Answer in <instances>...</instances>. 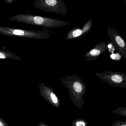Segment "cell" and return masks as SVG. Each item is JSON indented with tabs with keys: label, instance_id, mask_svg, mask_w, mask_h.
<instances>
[{
	"label": "cell",
	"instance_id": "cell-1",
	"mask_svg": "<svg viewBox=\"0 0 126 126\" xmlns=\"http://www.w3.org/2000/svg\"><path fill=\"white\" fill-rule=\"evenodd\" d=\"M11 20L26 23L34 24L38 25L54 26H60L66 22L63 21L31 15L18 14L10 18Z\"/></svg>",
	"mask_w": 126,
	"mask_h": 126
},
{
	"label": "cell",
	"instance_id": "cell-2",
	"mask_svg": "<svg viewBox=\"0 0 126 126\" xmlns=\"http://www.w3.org/2000/svg\"><path fill=\"white\" fill-rule=\"evenodd\" d=\"M34 6L46 12L66 15L68 11L63 0H36Z\"/></svg>",
	"mask_w": 126,
	"mask_h": 126
},
{
	"label": "cell",
	"instance_id": "cell-3",
	"mask_svg": "<svg viewBox=\"0 0 126 126\" xmlns=\"http://www.w3.org/2000/svg\"><path fill=\"white\" fill-rule=\"evenodd\" d=\"M96 76L103 82L113 86L126 88V74L119 72H97Z\"/></svg>",
	"mask_w": 126,
	"mask_h": 126
},
{
	"label": "cell",
	"instance_id": "cell-4",
	"mask_svg": "<svg viewBox=\"0 0 126 126\" xmlns=\"http://www.w3.org/2000/svg\"><path fill=\"white\" fill-rule=\"evenodd\" d=\"M108 37L118 53L126 60V41L124 38L117 32H109Z\"/></svg>",
	"mask_w": 126,
	"mask_h": 126
},
{
	"label": "cell",
	"instance_id": "cell-5",
	"mask_svg": "<svg viewBox=\"0 0 126 126\" xmlns=\"http://www.w3.org/2000/svg\"><path fill=\"white\" fill-rule=\"evenodd\" d=\"M108 48V45L104 42H101L97 44V46L93 49L90 51L86 54L87 61H93L97 60L98 58L106 51Z\"/></svg>",
	"mask_w": 126,
	"mask_h": 126
},
{
	"label": "cell",
	"instance_id": "cell-6",
	"mask_svg": "<svg viewBox=\"0 0 126 126\" xmlns=\"http://www.w3.org/2000/svg\"><path fill=\"white\" fill-rule=\"evenodd\" d=\"M72 126H88V123L84 119L78 118L73 121Z\"/></svg>",
	"mask_w": 126,
	"mask_h": 126
},
{
	"label": "cell",
	"instance_id": "cell-7",
	"mask_svg": "<svg viewBox=\"0 0 126 126\" xmlns=\"http://www.w3.org/2000/svg\"><path fill=\"white\" fill-rule=\"evenodd\" d=\"M112 112L116 114L126 117V107H120L113 110Z\"/></svg>",
	"mask_w": 126,
	"mask_h": 126
},
{
	"label": "cell",
	"instance_id": "cell-8",
	"mask_svg": "<svg viewBox=\"0 0 126 126\" xmlns=\"http://www.w3.org/2000/svg\"><path fill=\"white\" fill-rule=\"evenodd\" d=\"M74 89L75 92L78 93H81L83 90L82 85L78 82H76L74 83Z\"/></svg>",
	"mask_w": 126,
	"mask_h": 126
},
{
	"label": "cell",
	"instance_id": "cell-9",
	"mask_svg": "<svg viewBox=\"0 0 126 126\" xmlns=\"http://www.w3.org/2000/svg\"><path fill=\"white\" fill-rule=\"evenodd\" d=\"M111 126H126V121H116Z\"/></svg>",
	"mask_w": 126,
	"mask_h": 126
},
{
	"label": "cell",
	"instance_id": "cell-10",
	"mask_svg": "<svg viewBox=\"0 0 126 126\" xmlns=\"http://www.w3.org/2000/svg\"><path fill=\"white\" fill-rule=\"evenodd\" d=\"M24 31L20 30L15 29L13 31V34L18 35H23L24 34Z\"/></svg>",
	"mask_w": 126,
	"mask_h": 126
},
{
	"label": "cell",
	"instance_id": "cell-11",
	"mask_svg": "<svg viewBox=\"0 0 126 126\" xmlns=\"http://www.w3.org/2000/svg\"><path fill=\"white\" fill-rule=\"evenodd\" d=\"M82 34V31L80 29H77L72 32V35L74 37H76L80 36Z\"/></svg>",
	"mask_w": 126,
	"mask_h": 126
},
{
	"label": "cell",
	"instance_id": "cell-12",
	"mask_svg": "<svg viewBox=\"0 0 126 126\" xmlns=\"http://www.w3.org/2000/svg\"><path fill=\"white\" fill-rule=\"evenodd\" d=\"M0 126H9L4 119L0 117Z\"/></svg>",
	"mask_w": 126,
	"mask_h": 126
},
{
	"label": "cell",
	"instance_id": "cell-13",
	"mask_svg": "<svg viewBox=\"0 0 126 126\" xmlns=\"http://www.w3.org/2000/svg\"><path fill=\"white\" fill-rule=\"evenodd\" d=\"M3 0L4 1L8 4H10L12 3L14 0Z\"/></svg>",
	"mask_w": 126,
	"mask_h": 126
},
{
	"label": "cell",
	"instance_id": "cell-14",
	"mask_svg": "<svg viewBox=\"0 0 126 126\" xmlns=\"http://www.w3.org/2000/svg\"><path fill=\"white\" fill-rule=\"evenodd\" d=\"M38 126H49L47 124H45L43 123H42V122H40V123H39L38 124Z\"/></svg>",
	"mask_w": 126,
	"mask_h": 126
},
{
	"label": "cell",
	"instance_id": "cell-15",
	"mask_svg": "<svg viewBox=\"0 0 126 126\" xmlns=\"http://www.w3.org/2000/svg\"><path fill=\"white\" fill-rule=\"evenodd\" d=\"M110 57H111V58H112V60H115V54H112L111 55V56H110Z\"/></svg>",
	"mask_w": 126,
	"mask_h": 126
},
{
	"label": "cell",
	"instance_id": "cell-16",
	"mask_svg": "<svg viewBox=\"0 0 126 126\" xmlns=\"http://www.w3.org/2000/svg\"><path fill=\"white\" fill-rule=\"evenodd\" d=\"M5 58V55H4L3 54L0 52V58L1 59H4Z\"/></svg>",
	"mask_w": 126,
	"mask_h": 126
}]
</instances>
